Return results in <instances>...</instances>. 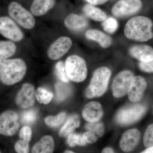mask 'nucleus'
<instances>
[{
  "mask_svg": "<svg viewBox=\"0 0 153 153\" xmlns=\"http://www.w3.org/2000/svg\"><path fill=\"white\" fill-rule=\"evenodd\" d=\"M142 7L141 0H119L113 6L111 12L115 16L124 18L136 13Z\"/></svg>",
  "mask_w": 153,
  "mask_h": 153,
  "instance_id": "nucleus-9",
  "label": "nucleus"
},
{
  "mask_svg": "<svg viewBox=\"0 0 153 153\" xmlns=\"http://www.w3.org/2000/svg\"><path fill=\"white\" fill-rule=\"evenodd\" d=\"M147 85L146 81L143 76H134L128 91L129 100L134 102L140 101L143 96Z\"/></svg>",
  "mask_w": 153,
  "mask_h": 153,
  "instance_id": "nucleus-13",
  "label": "nucleus"
},
{
  "mask_svg": "<svg viewBox=\"0 0 153 153\" xmlns=\"http://www.w3.org/2000/svg\"><path fill=\"white\" fill-rule=\"evenodd\" d=\"M1 151H0V153H1Z\"/></svg>",
  "mask_w": 153,
  "mask_h": 153,
  "instance_id": "nucleus-42",
  "label": "nucleus"
},
{
  "mask_svg": "<svg viewBox=\"0 0 153 153\" xmlns=\"http://www.w3.org/2000/svg\"><path fill=\"white\" fill-rule=\"evenodd\" d=\"M0 34L16 42L22 41L24 34L18 25L9 17H0Z\"/></svg>",
  "mask_w": 153,
  "mask_h": 153,
  "instance_id": "nucleus-10",
  "label": "nucleus"
},
{
  "mask_svg": "<svg viewBox=\"0 0 153 153\" xmlns=\"http://www.w3.org/2000/svg\"><path fill=\"white\" fill-rule=\"evenodd\" d=\"M146 108L140 104L131 105L122 108L117 114L116 121L123 126L135 123L143 117Z\"/></svg>",
  "mask_w": 153,
  "mask_h": 153,
  "instance_id": "nucleus-6",
  "label": "nucleus"
},
{
  "mask_svg": "<svg viewBox=\"0 0 153 153\" xmlns=\"http://www.w3.org/2000/svg\"><path fill=\"white\" fill-rule=\"evenodd\" d=\"M26 72L27 66L22 59H0V80L4 85H11L20 82Z\"/></svg>",
  "mask_w": 153,
  "mask_h": 153,
  "instance_id": "nucleus-2",
  "label": "nucleus"
},
{
  "mask_svg": "<svg viewBox=\"0 0 153 153\" xmlns=\"http://www.w3.org/2000/svg\"><path fill=\"white\" fill-rule=\"evenodd\" d=\"M84 13L91 19L97 22H103L107 19L106 13L98 8L90 4H86L83 7Z\"/></svg>",
  "mask_w": 153,
  "mask_h": 153,
  "instance_id": "nucleus-22",
  "label": "nucleus"
},
{
  "mask_svg": "<svg viewBox=\"0 0 153 153\" xmlns=\"http://www.w3.org/2000/svg\"><path fill=\"white\" fill-rule=\"evenodd\" d=\"M35 88L32 84L26 83L22 85V88L17 94L16 102L22 108H28L33 106L36 100Z\"/></svg>",
  "mask_w": 153,
  "mask_h": 153,
  "instance_id": "nucleus-12",
  "label": "nucleus"
},
{
  "mask_svg": "<svg viewBox=\"0 0 153 153\" xmlns=\"http://www.w3.org/2000/svg\"><path fill=\"white\" fill-rule=\"evenodd\" d=\"M80 120L79 116L76 114H73L69 117L66 123L60 129L59 132L60 137H64L74 131V130L79 127Z\"/></svg>",
  "mask_w": 153,
  "mask_h": 153,
  "instance_id": "nucleus-21",
  "label": "nucleus"
},
{
  "mask_svg": "<svg viewBox=\"0 0 153 153\" xmlns=\"http://www.w3.org/2000/svg\"><path fill=\"white\" fill-rule=\"evenodd\" d=\"M101 104L97 102H91L84 107L82 112V117L88 122L98 121L103 115Z\"/></svg>",
  "mask_w": 153,
  "mask_h": 153,
  "instance_id": "nucleus-15",
  "label": "nucleus"
},
{
  "mask_svg": "<svg viewBox=\"0 0 153 153\" xmlns=\"http://www.w3.org/2000/svg\"><path fill=\"white\" fill-rule=\"evenodd\" d=\"M72 45V41L67 37H61L53 42L49 47L47 55L50 59H60L68 52Z\"/></svg>",
  "mask_w": 153,
  "mask_h": 153,
  "instance_id": "nucleus-11",
  "label": "nucleus"
},
{
  "mask_svg": "<svg viewBox=\"0 0 153 153\" xmlns=\"http://www.w3.org/2000/svg\"><path fill=\"white\" fill-rule=\"evenodd\" d=\"M37 117V111L35 109H30L22 114L21 122L22 123L25 124H32L36 121Z\"/></svg>",
  "mask_w": 153,
  "mask_h": 153,
  "instance_id": "nucleus-28",
  "label": "nucleus"
},
{
  "mask_svg": "<svg viewBox=\"0 0 153 153\" xmlns=\"http://www.w3.org/2000/svg\"><path fill=\"white\" fill-rule=\"evenodd\" d=\"M65 153H73L74 152H72V151L68 150V151H65Z\"/></svg>",
  "mask_w": 153,
  "mask_h": 153,
  "instance_id": "nucleus-41",
  "label": "nucleus"
},
{
  "mask_svg": "<svg viewBox=\"0 0 153 153\" xmlns=\"http://www.w3.org/2000/svg\"><path fill=\"white\" fill-rule=\"evenodd\" d=\"M16 50V45L11 41L0 42V59H7L14 55Z\"/></svg>",
  "mask_w": 153,
  "mask_h": 153,
  "instance_id": "nucleus-23",
  "label": "nucleus"
},
{
  "mask_svg": "<svg viewBox=\"0 0 153 153\" xmlns=\"http://www.w3.org/2000/svg\"><path fill=\"white\" fill-rule=\"evenodd\" d=\"M87 131L91 132L98 137L102 136L105 132L104 125L100 122H88L85 126Z\"/></svg>",
  "mask_w": 153,
  "mask_h": 153,
  "instance_id": "nucleus-26",
  "label": "nucleus"
},
{
  "mask_svg": "<svg viewBox=\"0 0 153 153\" xmlns=\"http://www.w3.org/2000/svg\"><path fill=\"white\" fill-rule=\"evenodd\" d=\"M65 68L67 76L71 81L81 82L87 77L88 71L85 61L78 55L69 56L66 60Z\"/></svg>",
  "mask_w": 153,
  "mask_h": 153,
  "instance_id": "nucleus-4",
  "label": "nucleus"
},
{
  "mask_svg": "<svg viewBox=\"0 0 153 153\" xmlns=\"http://www.w3.org/2000/svg\"><path fill=\"white\" fill-rule=\"evenodd\" d=\"M140 133L137 129H130L125 132L120 142V146L122 150L125 152L132 151L139 143Z\"/></svg>",
  "mask_w": 153,
  "mask_h": 153,
  "instance_id": "nucleus-14",
  "label": "nucleus"
},
{
  "mask_svg": "<svg viewBox=\"0 0 153 153\" xmlns=\"http://www.w3.org/2000/svg\"><path fill=\"white\" fill-rule=\"evenodd\" d=\"M102 27L105 31L112 34L117 30L118 24L115 19L110 17L103 21Z\"/></svg>",
  "mask_w": 153,
  "mask_h": 153,
  "instance_id": "nucleus-30",
  "label": "nucleus"
},
{
  "mask_svg": "<svg viewBox=\"0 0 153 153\" xmlns=\"http://www.w3.org/2000/svg\"><path fill=\"white\" fill-rule=\"evenodd\" d=\"M29 143L22 139L19 140L16 143L15 149L18 153H27L29 152Z\"/></svg>",
  "mask_w": 153,
  "mask_h": 153,
  "instance_id": "nucleus-32",
  "label": "nucleus"
},
{
  "mask_svg": "<svg viewBox=\"0 0 153 153\" xmlns=\"http://www.w3.org/2000/svg\"><path fill=\"white\" fill-rule=\"evenodd\" d=\"M142 153H153V146L147 148L144 151H143Z\"/></svg>",
  "mask_w": 153,
  "mask_h": 153,
  "instance_id": "nucleus-40",
  "label": "nucleus"
},
{
  "mask_svg": "<svg viewBox=\"0 0 153 153\" xmlns=\"http://www.w3.org/2000/svg\"><path fill=\"white\" fill-rule=\"evenodd\" d=\"M111 71L106 67L97 68L94 72L90 84L86 88L85 95L88 98L101 96L106 91Z\"/></svg>",
  "mask_w": 153,
  "mask_h": 153,
  "instance_id": "nucleus-3",
  "label": "nucleus"
},
{
  "mask_svg": "<svg viewBox=\"0 0 153 153\" xmlns=\"http://www.w3.org/2000/svg\"><path fill=\"white\" fill-rule=\"evenodd\" d=\"M55 4V0H34L30 11L34 16H40L47 13Z\"/></svg>",
  "mask_w": 153,
  "mask_h": 153,
  "instance_id": "nucleus-18",
  "label": "nucleus"
},
{
  "mask_svg": "<svg viewBox=\"0 0 153 153\" xmlns=\"http://www.w3.org/2000/svg\"><path fill=\"white\" fill-rule=\"evenodd\" d=\"M10 16L22 27L30 30L35 26L36 21L32 13L19 3L13 1L8 6Z\"/></svg>",
  "mask_w": 153,
  "mask_h": 153,
  "instance_id": "nucleus-5",
  "label": "nucleus"
},
{
  "mask_svg": "<svg viewBox=\"0 0 153 153\" xmlns=\"http://www.w3.org/2000/svg\"><path fill=\"white\" fill-rule=\"evenodd\" d=\"M90 4L93 6L99 5L103 4L106 3L108 0H85Z\"/></svg>",
  "mask_w": 153,
  "mask_h": 153,
  "instance_id": "nucleus-38",
  "label": "nucleus"
},
{
  "mask_svg": "<svg viewBox=\"0 0 153 153\" xmlns=\"http://www.w3.org/2000/svg\"><path fill=\"white\" fill-rule=\"evenodd\" d=\"M19 115L13 111L8 110L0 115V134L12 136L18 131L20 127Z\"/></svg>",
  "mask_w": 153,
  "mask_h": 153,
  "instance_id": "nucleus-7",
  "label": "nucleus"
},
{
  "mask_svg": "<svg viewBox=\"0 0 153 153\" xmlns=\"http://www.w3.org/2000/svg\"><path fill=\"white\" fill-rule=\"evenodd\" d=\"M36 96L38 102L44 104H49L54 97L52 92L41 87L38 88Z\"/></svg>",
  "mask_w": 153,
  "mask_h": 153,
  "instance_id": "nucleus-25",
  "label": "nucleus"
},
{
  "mask_svg": "<svg viewBox=\"0 0 153 153\" xmlns=\"http://www.w3.org/2000/svg\"><path fill=\"white\" fill-rule=\"evenodd\" d=\"M143 144L146 148L153 146V124L150 125L145 131Z\"/></svg>",
  "mask_w": 153,
  "mask_h": 153,
  "instance_id": "nucleus-31",
  "label": "nucleus"
},
{
  "mask_svg": "<svg viewBox=\"0 0 153 153\" xmlns=\"http://www.w3.org/2000/svg\"><path fill=\"white\" fill-rule=\"evenodd\" d=\"M55 74L62 82H68L69 79L66 74L65 65L62 61H59L55 65Z\"/></svg>",
  "mask_w": 153,
  "mask_h": 153,
  "instance_id": "nucleus-29",
  "label": "nucleus"
},
{
  "mask_svg": "<svg viewBox=\"0 0 153 153\" xmlns=\"http://www.w3.org/2000/svg\"><path fill=\"white\" fill-rule=\"evenodd\" d=\"M131 55L141 62L147 63L153 60V49L148 45H137L129 50Z\"/></svg>",
  "mask_w": 153,
  "mask_h": 153,
  "instance_id": "nucleus-16",
  "label": "nucleus"
},
{
  "mask_svg": "<svg viewBox=\"0 0 153 153\" xmlns=\"http://www.w3.org/2000/svg\"><path fill=\"white\" fill-rule=\"evenodd\" d=\"M32 132L31 128L27 126L22 128L19 133V137L21 139L30 142L32 137Z\"/></svg>",
  "mask_w": 153,
  "mask_h": 153,
  "instance_id": "nucleus-33",
  "label": "nucleus"
},
{
  "mask_svg": "<svg viewBox=\"0 0 153 153\" xmlns=\"http://www.w3.org/2000/svg\"><path fill=\"white\" fill-rule=\"evenodd\" d=\"M134 76L133 73L129 70L121 71L115 76L111 86L112 94L114 97H122L127 93Z\"/></svg>",
  "mask_w": 153,
  "mask_h": 153,
  "instance_id": "nucleus-8",
  "label": "nucleus"
},
{
  "mask_svg": "<svg viewBox=\"0 0 153 153\" xmlns=\"http://www.w3.org/2000/svg\"><path fill=\"white\" fill-rule=\"evenodd\" d=\"M56 98L58 101H63L70 95L71 88L68 82H59L55 84Z\"/></svg>",
  "mask_w": 153,
  "mask_h": 153,
  "instance_id": "nucleus-24",
  "label": "nucleus"
},
{
  "mask_svg": "<svg viewBox=\"0 0 153 153\" xmlns=\"http://www.w3.org/2000/svg\"><path fill=\"white\" fill-rule=\"evenodd\" d=\"M88 24L87 20L84 17L74 13L69 14L64 20V25L66 27L73 31L84 30Z\"/></svg>",
  "mask_w": 153,
  "mask_h": 153,
  "instance_id": "nucleus-17",
  "label": "nucleus"
},
{
  "mask_svg": "<svg viewBox=\"0 0 153 153\" xmlns=\"http://www.w3.org/2000/svg\"><path fill=\"white\" fill-rule=\"evenodd\" d=\"M55 148V143L52 137L45 136L33 146V153H52Z\"/></svg>",
  "mask_w": 153,
  "mask_h": 153,
  "instance_id": "nucleus-20",
  "label": "nucleus"
},
{
  "mask_svg": "<svg viewBox=\"0 0 153 153\" xmlns=\"http://www.w3.org/2000/svg\"><path fill=\"white\" fill-rule=\"evenodd\" d=\"M85 36L88 39L93 40L98 43L103 48H108L112 44L111 38L99 30H88L85 33Z\"/></svg>",
  "mask_w": 153,
  "mask_h": 153,
  "instance_id": "nucleus-19",
  "label": "nucleus"
},
{
  "mask_svg": "<svg viewBox=\"0 0 153 153\" xmlns=\"http://www.w3.org/2000/svg\"><path fill=\"white\" fill-rule=\"evenodd\" d=\"M139 67L142 71L145 72L152 73L153 72V60L147 63L140 62Z\"/></svg>",
  "mask_w": 153,
  "mask_h": 153,
  "instance_id": "nucleus-35",
  "label": "nucleus"
},
{
  "mask_svg": "<svg viewBox=\"0 0 153 153\" xmlns=\"http://www.w3.org/2000/svg\"><path fill=\"white\" fill-rule=\"evenodd\" d=\"M102 153H114V151L110 148H106L104 149L102 152Z\"/></svg>",
  "mask_w": 153,
  "mask_h": 153,
  "instance_id": "nucleus-39",
  "label": "nucleus"
},
{
  "mask_svg": "<svg viewBox=\"0 0 153 153\" xmlns=\"http://www.w3.org/2000/svg\"><path fill=\"white\" fill-rule=\"evenodd\" d=\"M76 145L79 146H84L86 145L87 143L83 138L82 134H76Z\"/></svg>",
  "mask_w": 153,
  "mask_h": 153,
  "instance_id": "nucleus-37",
  "label": "nucleus"
},
{
  "mask_svg": "<svg viewBox=\"0 0 153 153\" xmlns=\"http://www.w3.org/2000/svg\"><path fill=\"white\" fill-rule=\"evenodd\" d=\"M76 134L71 133L68 135L67 139V143L70 147L75 146L76 144Z\"/></svg>",
  "mask_w": 153,
  "mask_h": 153,
  "instance_id": "nucleus-36",
  "label": "nucleus"
},
{
  "mask_svg": "<svg viewBox=\"0 0 153 153\" xmlns=\"http://www.w3.org/2000/svg\"><path fill=\"white\" fill-rule=\"evenodd\" d=\"M66 117L65 112L60 113L56 116H50L46 117L45 122L47 126L51 128H56L63 123Z\"/></svg>",
  "mask_w": 153,
  "mask_h": 153,
  "instance_id": "nucleus-27",
  "label": "nucleus"
},
{
  "mask_svg": "<svg viewBox=\"0 0 153 153\" xmlns=\"http://www.w3.org/2000/svg\"><path fill=\"white\" fill-rule=\"evenodd\" d=\"M83 138L88 143L92 144L96 142L98 137L91 132L87 131L82 134Z\"/></svg>",
  "mask_w": 153,
  "mask_h": 153,
  "instance_id": "nucleus-34",
  "label": "nucleus"
},
{
  "mask_svg": "<svg viewBox=\"0 0 153 153\" xmlns=\"http://www.w3.org/2000/svg\"><path fill=\"white\" fill-rule=\"evenodd\" d=\"M153 25L152 22L147 17H134L126 24L125 35L130 40L139 42L149 41L153 37Z\"/></svg>",
  "mask_w": 153,
  "mask_h": 153,
  "instance_id": "nucleus-1",
  "label": "nucleus"
}]
</instances>
